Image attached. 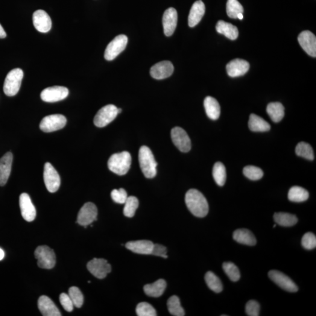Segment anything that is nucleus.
Returning a JSON list of instances; mask_svg holds the SVG:
<instances>
[{"mask_svg":"<svg viewBox=\"0 0 316 316\" xmlns=\"http://www.w3.org/2000/svg\"><path fill=\"white\" fill-rule=\"evenodd\" d=\"M223 270L230 279L237 282L240 279V272L237 266L233 262H224L222 265Z\"/></svg>","mask_w":316,"mask_h":316,"instance_id":"39","label":"nucleus"},{"mask_svg":"<svg viewBox=\"0 0 316 316\" xmlns=\"http://www.w3.org/2000/svg\"><path fill=\"white\" fill-rule=\"evenodd\" d=\"M124 208V215L127 217H133L136 214V210L139 206V201L138 198L134 196L128 197L125 202Z\"/></svg>","mask_w":316,"mask_h":316,"instance_id":"38","label":"nucleus"},{"mask_svg":"<svg viewBox=\"0 0 316 316\" xmlns=\"http://www.w3.org/2000/svg\"><path fill=\"white\" fill-rule=\"evenodd\" d=\"M213 176L216 183L219 186L224 185L226 181V169L221 162H217L214 165L213 169Z\"/></svg>","mask_w":316,"mask_h":316,"instance_id":"33","label":"nucleus"},{"mask_svg":"<svg viewBox=\"0 0 316 316\" xmlns=\"http://www.w3.org/2000/svg\"><path fill=\"white\" fill-rule=\"evenodd\" d=\"M170 313L175 316H183L185 315L183 307L181 306L179 298L177 296H172L169 298L167 303Z\"/></svg>","mask_w":316,"mask_h":316,"instance_id":"35","label":"nucleus"},{"mask_svg":"<svg viewBox=\"0 0 316 316\" xmlns=\"http://www.w3.org/2000/svg\"><path fill=\"white\" fill-rule=\"evenodd\" d=\"M260 305L257 301L251 300L248 301L245 306V312L249 316H258L259 315Z\"/></svg>","mask_w":316,"mask_h":316,"instance_id":"45","label":"nucleus"},{"mask_svg":"<svg viewBox=\"0 0 316 316\" xmlns=\"http://www.w3.org/2000/svg\"><path fill=\"white\" fill-rule=\"evenodd\" d=\"M296 154L298 157L305 158L306 159L313 160L314 159V152L309 143L304 142L298 143L296 147Z\"/></svg>","mask_w":316,"mask_h":316,"instance_id":"36","label":"nucleus"},{"mask_svg":"<svg viewBox=\"0 0 316 316\" xmlns=\"http://www.w3.org/2000/svg\"><path fill=\"white\" fill-rule=\"evenodd\" d=\"M227 72L231 78H237L246 74L250 69V63L247 61L236 59L227 64Z\"/></svg>","mask_w":316,"mask_h":316,"instance_id":"20","label":"nucleus"},{"mask_svg":"<svg viewBox=\"0 0 316 316\" xmlns=\"http://www.w3.org/2000/svg\"><path fill=\"white\" fill-rule=\"evenodd\" d=\"M275 227H276V224H275V225H274V228H275Z\"/></svg>","mask_w":316,"mask_h":316,"instance_id":"52","label":"nucleus"},{"mask_svg":"<svg viewBox=\"0 0 316 316\" xmlns=\"http://www.w3.org/2000/svg\"><path fill=\"white\" fill-rule=\"evenodd\" d=\"M88 270L98 279H104L111 271V266L107 260L102 258H94L88 262Z\"/></svg>","mask_w":316,"mask_h":316,"instance_id":"10","label":"nucleus"},{"mask_svg":"<svg viewBox=\"0 0 316 316\" xmlns=\"http://www.w3.org/2000/svg\"><path fill=\"white\" fill-rule=\"evenodd\" d=\"M204 106L208 117L210 119L216 120L220 115V106L218 102L215 98L208 96L204 99Z\"/></svg>","mask_w":316,"mask_h":316,"instance_id":"27","label":"nucleus"},{"mask_svg":"<svg viewBox=\"0 0 316 316\" xmlns=\"http://www.w3.org/2000/svg\"><path fill=\"white\" fill-rule=\"evenodd\" d=\"M166 288V283L165 280L159 279L156 282L148 284L143 287V290L148 296L158 297L162 296Z\"/></svg>","mask_w":316,"mask_h":316,"instance_id":"28","label":"nucleus"},{"mask_svg":"<svg viewBox=\"0 0 316 316\" xmlns=\"http://www.w3.org/2000/svg\"><path fill=\"white\" fill-rule=\"evenodd\" d=\"M35 257L38 260V265L40 268L50 269L56 264V256L54 250L48 246L38 247L35 251Z\"/></svg>","mask_w":316,"mask_h":316,"instance_id":"5","label":"nucleus"},{"mask_svg":"<svg viewBox=\"0 0 316 316\" xmlns=\"http://www.w3.org/2000/svg\"><path fill=\"white\" fill-rule=\"evenodd\" d=\"M233 238L239 244L254 246L257 244V239L253 233L247 229H238L234 231Z\"/></svg>","mask_w":316,"mask_h":316,"instance_id":"26","label":"nucleus"},{"mask_svg":"<svg viewBox=\"0 0 316 316\" xmlns=\"http://www.w3.org/2000/svg\"><path fill=\"white\" fill-rule=\"evenodd\" d=\"M246 177L251 180H257L263 177V172L261 169L255 166H247L243 169Z\"/></svg>","mask_w":316,"mask_h":316,"instance_id":"40","label":"nucleus"},{"mask_svg":"<svg viewBox=\"0 0 316 316\" xmlns=\"http://www.w3.org/2000/svg\"><path fill=\"white\" fill-rule=\"evenodd\" d=\"M185 202L190 212L198 217H204L209 213V204L206 198L198 190H189L186 194Z\"/></svg>","mask_w":316,"mask_h":316,"instance_id":"1","label":"nucleus"},{"mask_svg":"<svg viewBox=\"0 0 316 316\" xmlns=\"http://www.w3.org/2000/svg\"><path fill=\"white\" fill-rule=\"evenodd\" d=\"M137 315L138 316H156L157 312L150 304L142 302L138 304L136 308Z\"/></svg>","mask_w":316,"mask_h":316,"instance_id":"42","label":"nucleus"},{"mask_svg":"<svg viewBox=\"0 0 316 316\" xmlns=\"http://www.w3.org/2000/svg\"><path fill=\"white\" fill-rule=\"evenodd\" d=\"M268 276L280 288L289 292H296L298 287L291 278L280 271L272 270L269 272Z\"/></svg>","mask_w":316,"mask_h":316,"instance_id":"14","label":"nucleus"},{"mask_svg":"<svg viewBox=\"0 0 316 316\" xmlns=\"http://www.w3.org/2000/svg\"><path fill=\"white\" fill-rule=\"evenodd\" d=\"M98 214V209L96 205L89 202L84 204L79 211L77 222L82 226L86 227L96 220Z\"/></svg>","mask_w":316,"mask_h":316,"instance_id":"11","label":"nucleus"},{"mask_svg":"<svg viewBox=\"0 0 316 316\" xmlns=\"http://www.w3.org/2000/svg\"><path fill=\"white\" fill-rule=\"evenodd\" d=\"M243 18H244V17H243L242 14H239L238 15V17H237V19H238L239 20H242Z\"/></svg>","mask_w":316,"mask_h":316,"instance_id":"50","label":"nucleus"},{"mask_svg":"<svg viewBox=\"0 0 316 316\" xmlns=\"http://www.w3.org/2000/svg\"><path fill=\"white\" fill-rule=\"evenodd\" d=\"M249 128L254 132H266L270 130L271 125L264 119L252 114L248 122Z\"/></svg>","mask_w":316,"mask_h":316,"instance_id":"29","label":"nucleus"},{"mask_svg":"<svg viewBox=\"0 0 316 316\" xmlns=\"http://www.w3.org/2000/svg\"><path fill=\"white\" fill-rule=\"evenodd\" d=\"M43 179L47 190L49 192L55 193L59 189L60 178L56 169L51 163L47 162L44 166Z\"/></svg>","mask_w":316,"mask_h":316,"instance_id":"9","label":"nucleus"},{"mask_svg":"<svg viewBox=\"0 0 316 316\" xmlns=\"http://www.w3.org/2000/svg\"><path fill=\"white\" fill-rule=\"evenodd\" d=\"M216 28L218 33L224 35L231 40H235L238 37V28L235 25L224 20H218Z\"/></svg>","mask_w":316,"mask_h":316,"instance_id":"25","label":"nucleus"},{"mask_svg":"<svg viewBox=\"0 0 316 316\" xmlns=\"http://www.w3.org/2000/svg\"><path fill=\"white\" fill-rule=\"evenodd\" d=\"M309 197V194L307 190L300 186H293L288 193L289 200L297 203L306 201Z\"/></svg>","mask_w":316,"mask_h":316,"instance_id":"32","label":"nucleus"},{"mask_svg":"<svg viewBox=\"0 0 316 316\" xmlns=\"http://www.w3.org/2000/svg\"><path fill=\"white\" fill-rule=\"evenodd\" d=\"M69 95V90L63 86H53L44 89L40 94L43 101L55 102L63 100Z\"/></svg>","mask_w":316,"mask_h":316,"instance_id":"12","label":"nucleus"},{"mask_svg":"<svg viewBox=\"0 0 316 316\" xmlns=\"http://www.w3.org/2000/svg\"><path fill=\"white\" fill-rule=\"evenodd\" d=\"M244 13V8L237 0H228L227 13L231 19H236L239 14Z\"/></svg>","mask_w":316,"mask_h":316,"instance_id":"37","label":"nucleus"},{"mask_svg":"<svg viewBox=\"0 0 316 316\" xmlns=\"http://www.w3.org/2000/svg\"><path fill=\"white\" fill-rule=\"evenodd\" d=\"M174 66L171 61L168 60L160 61L151 67L150 74L152 78L157 80L170 77L174 73Z\"/></svg>","mask_w":316,"mask_h":316,"instance_id":"17","label":"nucleus"},{"mask_svg":"<svg viewBox=\"0 0 316 316\" xmlns=\"http://www.w3.org/2000/svg\"><path fill=\"white\" fill-rule=\"evenodd\" d=\"M205 5L201 0L194 2L190 11L188 17V23L190 27H195L197 25L204 16L205 13Z\"/></svg>","mask_w":316,"mask_h":316,"instance_id":"23","label":"nucleus"},{"mask_svg":"<svg viewBox=\"0 0 316 316\" xmlns=\"http://www.w3.org/2000/svg\"><path fill=\"white\" fill-rule=\"evenodd\" d=\"M118 108L116 105L109 104L101 108L94 118L96 127H104L112 122L118 115Z\"/></svg>","mask_w":316,"mask_h":316,"instance_id":"6","label":"nucleus"},{"mask_svg":"<svg viewBox=\"0 0 316 316\" xmlns=\"http://www.w3.org/2000/svg\"><path fill=\"white\" fill-rule=\"evenodd\" d=\"M59 300L61 306H62L63 309L65 310L66 311L68 312H71L73 311L74 304H73V301L71 298H70L69 295L64 294V293L60 294Z\"/></svg>","mask_w":316,"mask_h":316,"instance_id":"46","label":"nucleus"},{"mask_svg":"<svg viewBox=\"0 0 316 316\" xmlns=\"http://www.w3.org/2000/svg\"><path fill=\"white\" fill-rule=\"evenodd\" d=\"M139 162L143 174L146 178H153L156 176L158 163L148 146H142L140 148Z\"/></svg>","mask_w":316,"mask_h":316,"instance_id":"2","label":"nucleus"},{"mask_svg":"<svg viewBox=\"0 0 316 316\" xmlns=\"http://www.w3.org/2000/svg\"><path fill=\"white\" fill-rule=\"evenodd\" d=\"M171 138L173 142L182 152H187L191 149V140L183 128L177 127L171 131Z\"/></svg>","mask_w":316,"mask_h":316,"instance_id":"13","label":"nucleus"},{"mask_svg":"<svg viewBox=\"0 0 316 316\" xmlns=\"http://www.w3.org/2000/svg\"><path fill=\"white\" fill-rule=\"evenodd\" d=\"M4 256L5 253L4 251H3L1 248H0V260L4 259Z\"/></svg>","mask_w":316,"mask_h":316,"instance_id":"49","label":"nucleus"},{"mask_svg":"<svg viewBox=\"0 0 316 316\" xmlns=\"http://www.w3.org/2000/svg\"><path fill=\"white\" fill-rule=\"evenodd\" d=\"M131 156L128 152L124 151L111 155L108 161V169L119 176L127 174L130 169Z\"/></svg>","mask_w":316,"mask_h":316,"instance_id":"3","label":"nucleus"},{"mask_svg":"<svg viewBox=\"0 0 316 316\" xmlns=\"http://www.w3.org/2000/svg\"><path fill=\"white\" fill-rule=\"evenodd\" d=\"M298 41L301 48L312 57H316V38L312 32L304 31L298 35Z\"/></svg>","mask_w":316,"mask_h":316,"instance_id":"16","label":"nucleus"},{"mask_svg":"<svg viewBox=\"0 0 316 316\" xmlns=\"http://www.w3.org/2000/svg\"><path fill=\"white\" fill-rule=\"evenodd\" d=\"M274 218L276 224L283 227L293 226V225L296 224L298 221L296 216L287 213H275Z\"/></svg>","mask_w":316,"mask_h":316,"instance_id":"31","label":"nucleus"},{"mask_svg":"<svg viewBox=\"0 0 316 316\" xmlns=\"http://www.w3.org/2000/svg\"><path fill=\"white\" fill-rule=\"evenodd\" d=\"M301 245L306 250H313L316 247V237L312 233H307L301 239Z\"/></svg>","mask_w":316,"mask_h":316,"instance_id":"43","label":"nucleus"},{"mask_svg":"<svg viewBox=\"0 0 316 316\" xmlns=\"http://www.w3.org/2000/svg\"><path fill=\"white\" fill-rule=\"evenodd\" d=\"M266 111L272 121L275 122L280 121L285 116V108L279 102L269 103L266 108Z\"/></svg>","mask_w":316,"mask_h":316,"instance_id":"30","label":"nucleus"},{"mask_svg":"<svg viewBox=\"0 0 316 316\" xmlns=\"http://www.w3.org/2000/svg\"><path fill=\"white\" fill-rule=\"evenodd\" d=\"M20 206L23 219L28 222L34 221L36 217V209L27 193H23L20 195Z\"/></svg>","mask_w":316,"mask_h":316,"instance_id":"15","label":"nucleus"},{"mask_svg":"<svg viewBox=\"0 0 316 316\" xmlns=\"http://www.w3.org/2000/svg\"><path fill=\"white\" fill-rule=\"evenodd\" d=\"M38 308L43 316H60V312L51 298L46 296H42L38 302Z\"/></svg>","mask_w":316,"mask_h":316,"instance_id":"22","label":"nucleus"},{"mask_svg":"<svg viewBox=\"0 0 316 316\" xmlns=\"http://www.w3.org/2000/svg\"><path fill=\"white\" fill-rule=\"evenodd\" d=\"M23 77V72L20 68L14 69L6 76L3 90L5 95L16 96L19 93Z\"/></svg>","mask_w":316,"mask_h":316,"instance_id":"4","label":"nucleus"},{"mask_svg":"<svg viewBox=\"0 0 316 316\" xmlns=\"http://www.w3.org/2000/svg\"><path fill=\"white\" fill-rule=\"evenodd\" d=\"M13 160V155L10 152L0 158V186H4L7 182L11 174Z\"/></svg>","mask_w":316,"mask_h":316,"instance_id":"21","label":"nucleus"},{"mask_svg":"<svg viewBox=\"0 0 316 316\" xmlns=\"http://www.w3.org/2000/svg\"><path fill=\"white\" fill-rule=\"evenodd\" d=\"M178 23V13L174 8H169L164 13L162 23L164 34L166 37L174 34Z\"/></svg>","mask_w":316,"mask_h":316,"instance_id":"18","label":"nucleus"},{"mask_svg":"<svg viewBox=\"0 0 316 316\" xmlns=\"http://www.w3.org/2000/svg\"><path fill=\"white\" fill-rule=\"evenodd\" d=\"M6 37H7V34H6L2 25L0 24V39H3V38H5Z\"/></svg>","mask_w":316,"mask_h":316,"instance_id":"48","label":"nucleus"},{"mask_svg":"<svg viewBox=\"0 0 316 316\" xmlns=\"http://www.w3.org/2000/svg\"><path fill=\"white\" fill-rule=\"evenodd\" d=\"M151 254L155 256L163 257V258H167L168 257L167 256V249L165 246L158 244H154Z\"/></svg>","mask_w":316,"mask_h":316,"instance_id":"47","label":"nucleus"},{"mask_svg":"<svg viewBox=\"0 0 316 316\" xmlns=\"http://www.w3.org/2000/svg\"><path fill=\"white\" fill-rule=\"evenodd\" d=\"M67 119L64 116L54 114L44 117L40 123V128L45 133H52L64 128Z\"/></svg>","mask_w":316,"mask_h":316,"instance_id":"8","label":"nucleus"},{"mask_svg":"<svg viewBox=\"0 0 316 316\" xmlns=\"http://www.w3.org/2000/svg\"><path fill=\"white\" fill-rule=\"evenodd\" d=\"M121 111H122V110L121 109V108H118V114L120 113H121Z\"/></svg>","mask_w":316,"mask_h":316,"instance_id":"51","label":"nucleus"},{"mask_svg":"<svg viewBox=\"0 0 316 316\" xmlns=\"http://www.w3.org/2000/svg\"><path fill=\"white\" fill-rule=\"evenodd\" d=\"M32 20L34 27L37 31L46 33L51 30L52 20L46 11L42 10L35 11Z\"/></svg>","mask_w":316,"mask_h":316,"instance_id":"19","label":"nucleus"},{"mask_svg":"<svg viewBox=\"0 0 316 316\" xmlns=\"http://www.w3.org/2000/svg\"><path fill=\"white\" fill-rule=\"evenodd\" d=\"M111 196L113 201L118 204H124L128 198L127 192L122 188L113 190L111 193Z\"/></svg>","mask_w":316,"mask_h":316,"instance_id":"44","label":"nucleus"},{"mask_svg":"<svg viewBox=\"0 0 316 316\" xmlns=\"http://www.w3.org/2000/svg\"><path fill=\"white\" fill-rule=\"evenodd\" d=\"M154 244L153 242L148 240H139L128 242L125 247L134 253L149 255L151 254Z\"/></svg>","mask_w":316,"mask_h":316,"instance_id":"24","label":"nucleus"},{"mask_svg":"<svg viewBox=\"0 0 316 316\" xmlns=\"http://www.w3.org/2000/svg\"><path fill=\"white\" fill-rule=\"evenodd\" d=\"M69 295L73 304L77 308H80L83 306L84 297L83 294L77 287H71L69 290Z\"/></svg>","mask_w":316,"mask_h":316,"instance_id":"41","label":"nucleus"},{"mask_svg":"<svg viewBox=\"0 0 316 316\" xmlns=\"http://www.w3.org/2000/svg\"><path fill=\"white\" fill-rule=\"evenodd\" d=\"M205 280L209 288L213 292L218 294L222 291L223 287L220 279L213 272H207L205 275Z\"/></svg>","mask_w":316,"mask_h":316,"instance_id":"34","label":"nucleus"},{"mask_svg":"<svg viewBox=\"0 0 316 316\" xmlns=\"http://www.w3.org/2000/svg\"><path fill=\"white\" fill-rule=\"evenodd\" d=\"M128 43V37L119 35L108 44L104 53V58L108 61L113 60L124 51Z\"/></svg>","mask_w":316,"mask_h":316,"instance_id":"7","label":"nucleus"}]
</instances>
